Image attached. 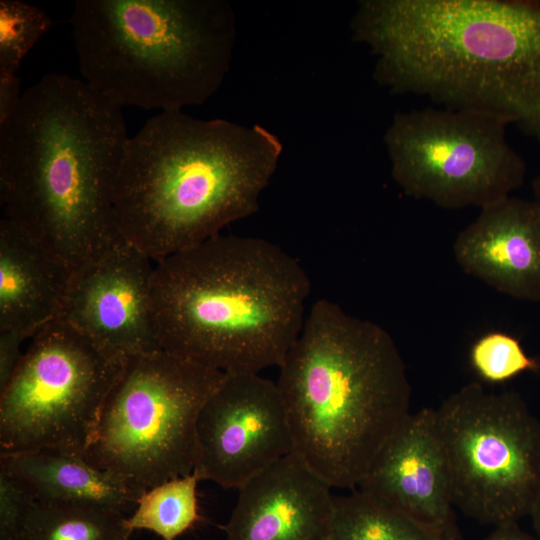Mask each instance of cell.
<instances>
[{"mask_svg": "<svg viewBox=\"0 0 540 540\" xmlns=\"http://www.w3.org/2000/svg\"><path fill=\"white\" fill-rule=\"evenodd\" d=\"M122 107L84 80L50 73L0 123V203L72 272L126 242L114 187L129 140Z\"/></svg>", "mask_w": 540, "mask_h": 540, "instance_id": "1", "label": "cell"}, {"mask_svg": "<svg viewBox=\"0 0 540 540\" xmlns=\"http://www.w3.org/2000/svg\"><path fill=\"white\" fill-rule=\"evenodd\" d=\"M350 26L389 92L496 115L540 143V0H363Z\"/></svg>", "mask_w": 540, "mask_h": 540, "instance_id": "2", "label": "cell"}, {"mask_svg": "<svg viewBox=\"0 0 540 540\" xmlns=\"http://www.w3.org/2000/svg\"><path fill=\"white\" fill-rule=\"evenodd\" d=\"M283 150L260 125L162 111L129 138L114 187L124 240L157 262L254 214Z\"/></svg>", "mask_w": 540, "mask_h": 540, "instance_id": "3", "label": "cell"}, {"mask_svg": "<svg viewBox=\"0 0 540 540\" xmlns=\"http://www.w3.org/2000/svg\"><path fill=\"white\" fill-rule=\"evenodd\" d=\"M310 292L306 271L278 245L216 235L155 262L160 347L224 374L279 368L303 328Z\"/></svg>", "mask_w": 540, "mask_h": 540, "instance_id": "4", "label": "cell"}, {"mask_svg": "<svg viewBox=\"0 0 540 540\" xmlns=\"http://www.w3.org/2000/svg\"><path fill=\"white\" fill-rule=\"evenodd\" d=\"M279 370L293 453L332 488L358 487L411 414L406 365L390 333L320 299Z\"/></svg>", "mask_w": 540, "mask_h": 540, "instance_id": "5", "label": "cell"}, {"mask_svg": "<svg viewBox=\"0 0 540 540\" xmlns=\"http://www.w3.org/2000/svg\"><path fill=\"white\" fill-rule=\"evenodd\" d=\"M70 21L84 81L122 108L160 112L210 98L236 37L223 0H76Z\"/></svg>", "mask_w": 540, "mask_h": 540, "instance_id": "6", "label": "cell"}, {"mask_svg": "<svg viewBox=\"0 0 540 540\" xmlns=\"http://www.w3.org/2000/svg\"><path fill=\"white\" fill-rule=\"evenodd\" d=\"M225 375L165 350L126 359L84 457L138 496L192 473L199 412Z\"/></svg>", "mask_w": 540, "mask_h": 540, "instance_id": "7", "label": "cell"}, {"mask_svg": "<svg viewBox=\"0 0 540 540\" xmlns=\"http://www.w3.org/2000/svg\"><path fill=\"white\" fill-rule=\"evenodd\" d=\"M454 506L483 524L518 522L540 493V421L513 391L464 385L435 409Z\"/></svg>", "mask_w": 540, "mask_h": 540, "instance_id": "8", "label": "cell"}, {"mask_svg": "<svg viewBox=\"0 0 540 540\" xmlns=\"http://www.w3.org/2000/svg\"><path fill=\"white\" fill-rule=\"evenodd\" d=\"M124 362L61 317L44 325L0 390V454L84 456Z\"/></svg>", "mask_w": 540, "mask_h": 540, "instance_id": "9", "label": "cell"}, {"mask_svg": "<svg viewBox=\"0 0 540 540\" xmlns=\"http://www.w3.org/2000/svg\"><path fill=\"white\" fill-rule=\"evenodd\" d=\"M502 118L478 110L426 107L398 112L385 132L401 191L444 209L485 208L520 188L526 163Z\"/></svg>", "mask_w": 540, "mask_h": 540, "instance_id": "10", "label": "cell"}, {"mask_svg": "<svg viewBox=\"0 0 540 540\" xmlns=\"http://www.w3.org/2000/svg\"><path fill=\"white\" fill-rule=\"evenodd\" d=\"M291 453L277 383L260 374H226L199 412L193 472L200 480L239 489Z\"/></svg>", "mask_w": 540, "mask_h": 540, "instance_id": "11", "label": "cell"}, {"mask_svg": "<svg viewBox=\"0 0 540 540\" xmlns=\"http://www.w3.org/2000/svg\"><path fill=\"white\" fill-rule=\"evenodd\" d=\"M152 262L127 242L112 247L72 272L60 317L120 360L162 350Z\"/></svg>", "mask_w": 540, "mask_h": 540, "instance_id": "12", "label": "cell"}, {"mask_svg": "<svg viewBox=\"0 0 540 540\" xmlns=\"http://www.w3.org/2000/svg\"><path fill=\"white\" fill-rule=\"evenodd\" d=\"M358 487L432 529L440 540H464L435 409L408 416Z\"/></svg>", "mask_w": 540, "mask_h": 540, "instance_id": "13", "label": "cell"}, {"mask_svg": "<svg viewBox=\"0 0 540 540\" xmlns=\"http://www.w3.org/2000/svg\"><path fill=\"white\" fill-rule=\"evenodd\" d=\"M331 486L294 453L238 489L226 540H332Z\"/></svg>", "mask_w": 540, "mask_h": 540, "instance_id": "14", "label": "cell"}, {"mask_svg": "<svg viewBox=\"0 0 540 540\" xmlns=\"http://www.w3.org/2000/svg\"><path fill=\"white\" fill-rule=\"evenodd\" d=\"M468 275L514 299L540 302V207L509 196L480 209L453 243Z\"/></svg>", "mask_w": 540, "mask_h": 540, "instance_id": "15", "label": "cell"}, {"mask_svg": "<svg viewBox=\"0 0 540 540\" xmlns=\"http://www.w3.org/2000/svg\"><path fill=\"white\" fill-rule=\"evenodd\" d=\"M72 271L6 218L0 220V330L29 339L61 316Z\"/></svg>", "mask_w": 540, "mask_h": 540, "instance_id": "16", "label": "cell"}, {"mask_svg": "<svg viewBox=\"0 0 540 540\" xmlns=\"http://www.w3.org/2000/svg\"><path fill=\"white\" fill-rule=\"evenodd\" d=\"M0 470L20 482L36 501L91 503L128 515L139 498L80 455L48 450L3 453Z\"/></svg>", "mask_w": 540, "mask_h": 540, "instance_id": "17", "label": "cell"}, {"mask_svg": "<svg viewBox=\"0 0 540 540\" xmlns=\"http://www.w3.org/2000/svg\"><path fill=\"white\" fill-rule=\"evenodd\" d=\"M128 515L84 502L35 501L24 540H129Z\"/></svg>", "mask_w": 540, "mask_h": 540, "instance_id": "18", "label": "cell"}, {"mask_svg": "<svg viewBox=\"0 0 540 540\" xmlns=\"http://www.w3.org/2000/svg\"><path fill=\"white\" fill-rule=\"evenodd\" d=\"M332 540H440L432 529L360 489L334 496Z\"/></svg>", "mask_w": 540, "mask_h": 540, "instance_id": "19", "label": "cell"}, {"mask_svg": "<svg viewBox=\"0 0 540 540\" xmlns=\"http://www.w3.org/2000/svg\"><path fill=\"white\" fill-rule=\"evenodd\" d=\"M194 473L170 479L140 494L136 507L127 517V526L148 530L162 540H176L201 520Z\"/></svg>", "mask_w": 540, "mask_h": 540, "instance_id": "20", "label": "cell"}, {"mask_svg": "<svg viewBox=\"0 0 540 540\" xmlns=\"http://www.w3.org/2000/svg\"><path fill=\"white\" fill-rule=\"evenodd\" d=\"M52 19L37 6L0 1V73L16 74L26 54L50 29Z\"/></svg>", "mask_w": 540, "mask_h": 540, "instance_id": "21", "label": "cell"}, {"mask_svg": "<svg viewBox=\"0 0 540 540\" xmlns=\"http://www.w3.org/2000/svg\"><path fill=\"white\" fill-rule=\"evenodd\" d=\"M470 362L483 380L494 384L540 369L539 362L525 353L518 339L498 331L481 336L472 345Z\"/></svg>", "mask_w": 540, "mask_h": 540, "instance_id": "22", "label": "cell"}, {"mask_svg": "<svg viewBox=\"0 0 540 540\" xmlns=\"http://www.w3.org/2000/svg\"><path fill=\"white\" fill-rule=\"evenodd\" d=\"M35 501L20 482L0 470V540H24Z\"/></svg>", "mask_w": 540, "mask_h": 540, "instance_id": "23", "label": "cell"}, {"mask_svg": "<svg viewBox=\"0 0 540 540\" xmlns=\"http://www.w3.org/2000/svg\"><path fill=\"white\" fill-rule=\"evenodd\" d=\"M27 339L29 338L21 333L0 330V390L15 372L24 353L21 350L22 344Z\"/></svg>", "mask_w": 540, "mask_h": 540, "instance_id": "24", "label": "cell"}, {"mask_svg": "<svg viewBox=\"0 0 540 540\" xmlns=\"http://www.w3.org/2000/svg\"><path fill=\"white\" fill-rule=\"evenodd\" d=\"M23 92L16 74L0 73V123L5 122L16 110Z\"/></svg>", "mask_w": 540, "mask_h": 540, "instance_id": "25", "label": "cell"}, {"mask_svg": "<svg viewBox=\"0 0 540 540\" xmlns=\"http://www.w3.org/2000/svg\"><path fill=\"white\" fill-rule=\"evenodd\" d=\"M484 540H536L523 531L518 522H508L495 526L493 532Z\"/></svg>", "mask_w": 540, "mask_h": 540, "instance_id": "26", "label": "cell"}, {"mask_svg": "<svg viewBox=\"0 0 540 540\" xmlns=\"http://www.w3.org/2000/svg\"><path fill=\"white\" fill-rule=\"evenodd\" d=\"M529 516L531 517L533 528L540 538V493Z\"/></svg>", "mask_w": 540, "mask_h": 540, "instance_id": "27", "label": "cell"}, {"mask_svg": "<svg viewBox=\"0 0 540 540\" xmlns=\"http://www.w3.org/2000/svg\"><path fill=\"white\" fill-rule=\"evenodd\" d=\"M532 193H533V200L540 207V172L534 177L532 181Z\"/></svg>", "mask_w": 540, "mask_h": 540, "instance_id": "28", "label": "cell"}]
</instances>
